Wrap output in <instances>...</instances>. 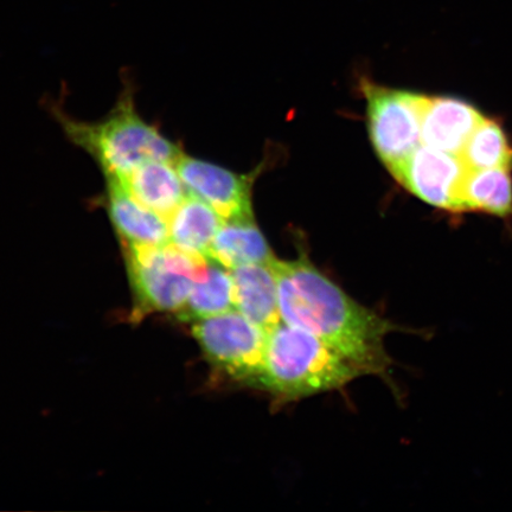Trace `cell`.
I'll list each match as a JSON object with an SVG mask.
<instances>
[{
    "label": "cell",
    "instance_id": "cell-14",
    "mask_svg": "<svg viewBox=\"0 0 512 512\" xmlns=\"http://www.w3.org/2000/svg\"><path fill=\"white\" fill-rule=\"evenodd\" d=\"M223 217L200 198L189 194L169 217L170 243L209 260L211 246Z\"/></svg>",
    "mask_w": 512,
    "mask_h": 512
},
{
    "label": "cell",
    "instance_id": "cell-3",
    "mask_svg": "<svg viewBox=\"0 0 512 512\" xmlns=\"http://www.w3.org/2000/svg\"><path fill=\"white\" fill-rule=\"evenodd\" d=\"M70 140L83 147L104 170L106 178L124 179L149 162L175 164L181 147L146 123L134 108L130 94L121 96L114 110L99 123L88 124L63 117Z\"/></svg>",
    "mask_w": 512,
    "mask_h": 512
},
{
    "label": "cell",
    "instance_id": "cell-12",
    "mask_svg": "<svg viewBox=\"0 0 512 512\" xmlns=\"http://www.w3.org/2000/svg\"><path fill=\"white\" fill-rule=\"evenodd\" d=\"M121 181L139 203L166 220L189 195L175 164L168 162L146 163Z\"/></svg>",
    "mask_w": 512,
    "mask_h": 512
},
{
    "label": "cell",
    "instance_id": "cell-16",
    "mask_svg": "<svg viewBox=\"0 0 512 512\" xmlns=\"http://www.w3.org/2000/svg\"><path fill=\"white\" fill-rule=\"evenodd\" d=\"M462 202L464 211H482L499 217L512 215L510 170H467Z\"/></svg>",
    "mask_w": 512,
    "mask_h": 512
},
{
    "label": "cell",
    "instance_id": "cell-4",
    "mask_svg": "<svg viewBox=\"0 0 512 512\" xmlns=\"http://www.w3.org/2000/svg\"><path fill=\"white\" fill-rule=\"evenodd\" d=\"M136 294L137 315L182 309L192 287L207 278L209 260L168 243L162 247H124Z\"/></svg>",
    "mask_w": 512,
    "mask_h": 512
},
{
    "label": "cell",
    "instance_id": "cell-9",
    "mask_svg": "<svg viewBox=\"0 0 512 512\" xmlns=\"http://www.w3.org/2000/svg\"><path fill=\"white\" fill-rule=\"evenodd\" d=\"M484 119L477 108L463 100L425 95L421 115V143L460 156Z\"/></svg>",
    "mask_w": 512,
    "mask_h": 512
},
{
    "label": "cell",
    "instance_id": "cell-8",
    "mask_svg": "<svg viewBox=\"0 0 512 512\" xmlns=\"http://www.w3.org/2000/svg\"><path fill=\"white\" fill-rule=\"evenodd\" d=\"M175 168L189 194L209 204L224 220L254 216L253 177L236 175L221 166L187 155L177 160Z\"/></svg>",
    "mask_w": 512,
    "mask_h": 512
},
{
    "label": "cell",
    "instance_id": "cell-2",
    "mask_svg": "<svg viewBox=\"0 0 512 512\" xmlns=\"http://www.w3.org/2000/svg\"><path fill=\"white\" fill-rule=\"evenodd\" d=\"M360 376L362 371L330 345L281 322L266 334L264 362L254 388L290 401L343 388Z\"/></svg>",
    "mask_w": 512,
    "mask_h": 512
},
{
    "label": "cell",
    "instance_id": "cell-13",
    "mask_svg": "<svg viewBox=\"0 0 512 512\" xmlns=\"http://www.w3.org/2000/svg\"><path fill=\"white\" fill-rule=\"evenodd\" d=\"M274 258L254 216L224 220L209 254V260L229 271L246 265L268 264Z\"/></svg>",
    "mask_w": 512,
    "mask_h": 512
},
{
    "label": "cell",
    "instance_id": "cell-1",
    "mask_svg": "<svg viewBox=\"0 0 512 512\" xmlns=\"http://www.w3.org/2000/svg\"><path fill=\"white\" fill-rule=\"evenodd\" d=\"M283 322L310 332L342 354L363 375L388 373L384 339L398 326L357 303L302 254L272 261Z\"/></svg>",
    "mask_w": 512,
    "mask_h": 512
},
{
    "label": "cell",
    "instance_id": "cell-15",
    "mask_svg": "<svg viewBox=\"0 0 512 512\" xmlns=\"http://www.w3.org/2000/svg\"><path fill=\"white\" fill-rule=\"evenodd\" d=\"M235 309L232 273L228 268L209 260L207 278L198 281L181 310L178 319L195 323Z\"/></svg>",
    "mask_w": 512,
    "mask_h": 512
},
{
    "label": "cell",
    "instance_id": "cell-11",
    "mask_svg": "<svg viewBox=\"0 0 512 512\" xmlns=\"http://www.w3.org/2000/svg\"><path fill=\"white\" fill-rule=\"evenodd\" d=\"M272 261L268 264L246 265L230 270L235 310L266 334L283 322L278 279Z\"/></svg>",
    "mask_w": 512,
    "mask_h": 512
},
{
    "label": "cell",
    "instance_id": "cell-7",
    "mask_svg": "<svg viewBox=\"0 0 512 512\" xmlns=\"http://www.w3.org/2000/svg\"><path fill=\"white\" fill-rule=\"evenodd\" d=\"M467 170L459 156L420 145L390 174L420 200L459 213L464 211L462 191Z\"/></svg>",
    "mask_w": 512,
    "mask_h": 512
},
{
    "label": "cell",
    "instance_id": "cell-17",
    "mask_svg": "<svg viewBox=\"0 0 512 512\" xmlns=\"http://www.w3.org/2000/svg\"><path fill=\"white\" fill-rule=\"evenodd\" d=\"M460 158L470 170L512 168V147L496 121L484 119L473 132Z\"/></svg>",
    "mask_w": 512,
    "mask_h": 512
},
{
    "label": "cell",
    "instance_id": "cell-6",
    "mask_svg": "<svg viewBox=\"0 0 512 512\" xmlns=\"http://www.w3.org/2000/svg\"><path fill=\"white\" fill-rule=\"evenodd\" d=\"M192 336L213 366L230 379L254 388L264 362L266 332L234 309L197 320Z\"/></svg>",
    "mask_w": 512,
    "mask_h": 512
},
{
    "label": "cell",
    "instance_id": "cell-5",
    "mask_svg": "<svg viewBox=\"0 0 512 512\" xmlns=\"http://www.w3.org/2000/svg\"><path fill=\"white\" fill-rule=\"evenodd\" d=\"M368 102L369 133L374 149L392 171L421 143V115L425 95L362 81Z\"/></svg>",
    "mask_w": 512,
    "mask_h": 512
},
{
    "label": "cell",
    "instance_id": "cell-10",
    "mask_svg": "<svg viewBox=\"0 0 512 512\" xmlns=\"http://www.w3.org/2000/svg\"><path fill=\"white\" fill-rule=\"evenodd\" d=\"M107 210L123 247L170 243L168 220L139 203L121 179L107 178Z\"/></svg>",
    "mask_w": 512,
    "mask_h": 512
}]
</instances>
